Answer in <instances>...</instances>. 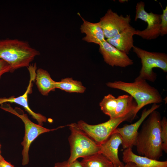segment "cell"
I'll use <instances>...</instances> for the list:
<instances>
[{
  "label": "cell",
  "mask_w": 167,
  "mask_h": 167,
  "mask_svg": "<svg viewBox=\"0 0 167 167\" xmlns=\"http://www.w3.org/2000/svg\"><path fill=\"white\" fill-rule=\"evenodd\" d=\"M40 54L26 41L16 39L0 40V59L9 65L11 72L18 69L28 67Z\"/></svg>",
  "instance_id": "obj_2"
},
{
  "label": "cell",
  "mask_w": 167,
  "mask_h": 167,
  "mask_svg": "<svg viewBox=\"0 0 167 167\" xmlns=\"http://www.w3.org/2000/svg\"><path fill=\"white\" fill-rule=\"evenodd\" d=\"M122 139L121 135L113 132L109 138L100 145L99 152L109 159L115 167H123L124 164L119 159L118 149L122 144Z\"/></svg>",
  "instance_id": "obj_13"
},
{
  "label": "cell",
  "mask_w": 167,
  "mask_h": 167,
  "mask_svg": "<svg viewBox=\"0 0 167 167\" xmlns=\"http://www.w3.org/2000/svg\"><path fill=\"white\" fill-rule=\"evenodd\" d=\"M133 51L140 59L142 67L139 79L154 82L157 78L156 74L153 69L157 67L164 72H167V55L163 53L150 52L136 46L133 47Z\"/></svg>",
  "instance_id": "obj_7"
},
{
  "label": "cell",
  "mask_w": 167,
  "mask_h": 167,
  "mask_svg": "<svg viewBox=\"0 0 167 167\" xmlns=\"http://www.w3.org/2000/svg\"><path fill=\"white\" fill-rule=\"evenodd\" d=\"M71 131L68 139L70 147V156L67 161L71 163L80 158L99 152L100 145L79 128L77 123L67 125Z\"/></svg>",
  "instance_id": "obj_4"
},
{
  "label": "cell",
  "mask_w": 167,
  "mask_h": 167,
  "mask_svg": "<svg viewBox=\"0 0 167 167\" xmlns=\"http://www.w3.org/2000/svg\"><path fill=\"white\" fill-rule=\"evenodd\" d=\"M122 161L126 163L131 162L137 167H167V161H159L137 155L132 151V148L124 149L122 152Z\"/></svg>",
  "instance_id": "obj_15"
},
{
  "label": "cell",
  "mask_w": 167,
  "mask_h": 167,
  "mask_svg": "<svg viewBox=\"0 0 167 167\" xmlns=\"http://www.w3.org/2000/svg\"><path fill=\"white\" fill-rule=\"evenodd\" d=\"M8 72H11V66L6 62L0 59V79L3 74Z\"/></svg>",
  "instance_id": "obj_25"
},
{
  "label": "cell",
  "mask_w": 167,
  "mask_h": 167,
  "mask_svg": "<svg viewBox=\"0 0 167 167\" xmlns=\"http://www.w3.org/2000/svg\"></svg>",
  "instance_id": "obj_29"
},
{
  "label": "cell",
  "mask_w": 167,
  "mask_h": 167,
  "mask_svg": "<svg viewBox=\"0 0 167 167\" xmlns=\"http://www.w3.org/2000/svg\"><path fill=\"white\" fill-rule=\"evenodd\" d=\"M148 117L138 131L134 146L139 155L159 160L163 152L161 135V115L155 110Z\"/></svg>",
  "instance_id": "obj_1"
},
{
  "label": "cell",
  "mask_w": 167,
  "mask_h": 167,
  "mask_svg": "<svg viewBox=\"0 0 167 167\" xmlns=\"http://www.w3.org/2000/svg\"><path fill=\"white\" fill-rule=\"evenodd\" d=\"M161 105L153 104L150 108L148 109L145 108L143 110L140 118L136 122L130 125L126 124L122 127H117L113 133H118L121 136L122 145L124 149L132 148L135 146L139 129L141 125L149 114L154 110L159 108Z\"/></svg>",
  "instance_id": "obj_10"
},
{
  "label": "cell",
  "mask_w": 167,
  "mask_h": 167,
  "mask_svg": "<svg viewBox=\"0 0 167 167\" xmlns=\"http://www.w3.org/2000/svg\"><path fill=\"white\" fill-rule=\"evenodd\" d=\"M134 111L124 116L110 118L106 122L96 125L89 124L82 120L77 124L79 128L100 145L109 138L121 123L132 121L135 117Z\"/></svg>",
  "instance_id": "obj_6"
},
{
  "label": "cell",
  "mask_w": 167,
  "mask_h": 167,
  "mask_svg": "<svg viewBox=\"0 0 167 167\" xmlns=\"http://www.w3.org/2000/svg\"><path fill=\"white\" fill-rule=\"evenodd\" d=\"M36 84L39 92L43 96H47L56 88V82L51 78L49 72L42 68L38 69L36 71Z\"/></svg>",
  "instance_id": "obj_17"
},
{
  "label": "cell",
  "mask_w": 167,
  "mask_h": 167,
  "mask_svg": "<svg viewBox=\"0 0 167 167\" xmlns=\"http://www.w3.org/2000/svg\"><path fill=\"white\" fill-rule=\"evenodd\" d=\"M161 135L163 151L167 153V119L164 116L161 119Z\"/></svg>",
  "instance_id": "obj_22"
},
{
  "label": "cell",
  "mask_w": 167,
  "mask_h": 167,
  "mask_svg": "<svg viewBox=\"0 0 167 167\" xmlns=\"http://www.w3.org/2000/svg\"><path fill=\"white\" fill-rule=\"evenodd\" d=\"M117 105L116 98L110 94L104 96L99 103L101 110L110 118H115Z\"/></svg>",
  "instance_id": "obj_21"
},
{
  "label": "cell",
  "mask_w": 167,
  "mask_h": 167,
  "mask_svg": "<svg viewBox=\"0 0 167 167\" xmlns=\"http://www.w3.org/2000/svg\"><path fill=\"white\" fill-rule=\"evenodd\" d=\"M0 108L5 111L11 113L19 118L24 124L25 134L23 140L21 144L23 146L22 152V164L24 166L29 162V150L32 142L39 135L44 133L48 132L63 127L60 126L56 128L49 129L42 126L36 124L28 118L27 114L19 108L14 109L9 103H5L0 105Z\"/></svg>",
  "instance_id": "obj_5"
},
{
  "label": "cell",
  "mask_w": 167,
  "mask_h": 167,
  "mask_svg": "<svg viewBox=\"0 0 167 167\" xmlns=\"http://www.w3.org/2000/svg\"><path fill=\"white\" fill-rule=\"evenodd\" d=\"M106 85L109 88L124 91L134 98L137 104L134 111L135 117L140 110L145 105L158 104L163 101L162 96L156 88L150 85L146 80L137 77L133 82L116 81L109 82Z\"/></svg>",
  "instance_id": "obj_3"
},
{
  "label": "cell",
  "mask_w": 167,
  "mask_h": 167,
  "mask_svg": "<svg viewBox=\"0 0 167 167\" xmlns=\"http://www.w3.org/2000/svg\"><path fill=\"white\" fill-rule=\"evenodd\" d=\"M1 147V145L0 144V157H1L2 156L1 154V150H0Z\"/></svg>",
  "instance_id": "obj_28"
},
{
  "label": "cell",
  "mask_w": 167,
  "mask_h": 167,
  "mask_svg": "<svg viewBox=\"0 0 167 167\" xmlns=\"http://www.w3.org/2000/svg\"><path fill=\"white\" fill-rule=\"evenodd\" d=\"M135 30L130 25L118 34L106 40L118 50L128 54L134 46L133 36Z\"/></svg>",
  "instance_id": "obj_14"
},
{
  "label": "cell",
  "mask_w": 167,
  "mask_h": 167,
  "mask_svg": "<svg viewBox=\"0 0 167 167\" xmlns=\"http://www.w3.org/2000/svg\"><path fill=\"white\" fill-rule=\"evenodd\" d=\"M28 67L30 72V78L29 84L25 92L22 95L17 97H15L13 96L9 97H0V105L5 103H14L17 104L23 107L32 118L36 120L39 125L42 126L43 123L47 121V118L41 113H36L31 110L28 102V95L32 91V81L35 78L36 64L30 65Z\"/></svg>",
  "instance_id": "obj_11"
},
{
  "label": "cell",
  "mask_w": 167,
  "mask_h": 167,
  "mask_svg": "<svg viewBox=\"0 0 167 167\" xmlns=\"http://www.w3.org/2000/svg\"><path fill=\"white\" fill-rule=\"evenodd\" d=\"M130 15H119L110 9L101 18L99 23L107 39L111 38L130 26Z\"/></svg>",
  "instance_id": "obj_9"
},
{
  "label": "cell",
  "mask_w": 167,
  "mask_h": 167,
  "mask_svg": "<svg viewBox=\"0 0 167 167\" xmlns=\"http://www.w3.org/2000/svg\"><path fill=\"white\" fill-rule=\"evenodd\" d=\"M83 21L80 29L82 33L86 34L82 40L89 43L99 45L105 41V36L103 31L98 22L92 23L85 20L79 14Z\"/></svg>",
  "instance_id": "obj_16"
},
{
  "label": "cell",
  "mask_w": 167,
  "mask_h": 167,
  "mask_svg": "<svg viewBox=\"0 0 167 167\" xmlns=\"http://www.w3.org/2000/svg\"><path fill=\"white\" fill-rule=\"evenodd\" d=\"M56 88H59L69 92L83 93L86 88L80 81L74 80L72 78H63L56 82Z\"/></svg>",
  "instance_id": "obj_20"
},
{
  "label": "cell",
  "mask_w": 167,
  "mask_h": 167,
  "mask_svg": "<svg viewBox=\"0 0 167 167\" xmlns=\"http://www.w3.org/2000/svg\"><path fill=\"white\" fill-rule=\"evenodd\" d=\"M144 7L143 2L140 1L137 3L135 21L140 19L147 23V27L143 30H135L134 35L147 40L155 39L160 35L161 15L152 12L148 13L145 11Z\"/></svg>",
  "instance_id": "obj_8"
},
{
  "label": "cell",
  "mask_w": 167,
  "mask_h": 167,
  "mask_svg": "<svg viewBox=\"0 0 167 167\" xmlns=\"http://www.w3.org/2000/svg\"><path fill=\"white\" fill-rule=\"evenodd\" d=\"M0 167H15L10 163L7 162L1 156L0 157Z\"/></svg>",
  "instance_id": "obj_26"
},
{
  "label": "cell",
  "mask_w": 167,
  "mask_h": 167,
  "mask_svg": "<svg viewBox=\"0 0 167 167\" xmlns=\"http://www.w3.org/2000/svg\"><path fill=\"white\" fill-rule=\"evenodd\" d=\"M123 167H137L135 164L131 162H129L126 163L125 165Z\"/></svg>",
  "instance_id": "obj_27"
},
{
  "label": "cell",
  "mask_w": 167,
  "mask_h": 167,
  "mask_svg": "<svg viewBox=\"0 0 167 167\" xmlns=\"http://www.w3.org/2000/svg\"><path fill=\"white\" fill-rule=\"evenodd\" d=\"M80 162L83 167H114L111 162L99 152L83 158Z\"/></svg>",
  "instance_id": "obj_19"
},
{
  "label": "cell",
  "mask_w": 167,
  "mask_h": 167,
  "mask_svg": "<svg viewBox=\"0 0 167 167\" xmlns=\"http://www.w3.org/2000/svg\"><path fill=\"white\" fill-rule=\"evenodd\" d=\"M54 167H83L80 162L77 160L73 162L69 163L67 161L58 162L55 163Z\"/></svg>",
  "instance_id": "obj_24"
},
{
  "label": "cell",
  "mask_w": 167,
  "mask_h": 167,
  "mask_svg": "<svg viewBox=\"0 0 167 167\" xmlns=\"http://www.w3.org/2000/svg\"><path fill=\"white\" fill-rule=\"evenodd\" d=\"M117 105L115 110V118L124 116L135 111L137 104L131 95L125 94L120 95L116 98Z\"/></svg>",
  "instance_id": "obj_18"
},
{
  "label": "cell",
  "mask_w": 167,
  "mask_h": 167,
  "mask_svg": "<svg viewBox=\"0 0 167 167\" xmlns=\"http://www.w3.org/2000/svg\"><path fill=\"white\" fill-rule=\"evenodd\" d=\"M99 45V51L104 61L109 65L112 67H125L133 64V61L127 54L118 50L106 40Z\"/></svg>",
  "instance_id": "obj_12"
},
{
  "label": "cell",
  "mask_w": 167,
  "mask_h": 167,
  "mask_svg": "<svg viewBox=\"0 0 167 167\" xmlns=\"http://www.w3.org/2000/svg\"><path fill=\"white\" fill-rule=\"evenodd\" d=\"M160 35L163 36L167 34V6L163 9V13L161 15Z\"/></svg>",
  "instance_id": "obj_23"
}]
</instances>
